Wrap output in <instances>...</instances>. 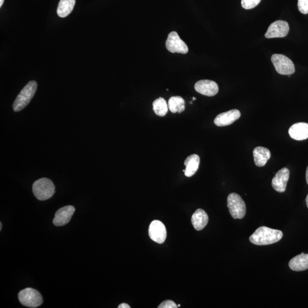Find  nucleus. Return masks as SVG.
<instances>
[{
  "instance_id": "nucleus-25",
  "label": "nucleus",
  "mask_w": 308,
  "mask_h": 308,
  "mask_svg": "<svg viewBox=\"0 0 308 308\" xmlns=\"http://www.w3.org/2000/svg\"><path fill=\"white\" fill-rule=\"evenodd\" d=\"M118 308H130V306H129L127 303H122L121 304L118 306Z\"/></svg>"
},
{
  "instance_id": "nucleus-22",
  "label": "nucleus",
  "mask_w": 308,
  "mask_h": 308,
  "mask_svg": "<svg viewBox=\"0 0 308 308\" xmlns=\"http://www.w3.org/2000/svg\"><path fill=\"white\" fill-rule=\"evenodd\" d=\"M261 0H241V6L245 10H250L258 6Z\"/></svg>"
},
{
  "instance_id": "nucleus-26",
  "label": "nucleus",
  "mask_w": 308,
  "mask_h": 308,
  "mask_svg": "<svg viewBox=\"0 0 308 308\" xmlns=\"http://www.w3.org/2000/svg\"><path fill=\"white\" fill-rule=\"evenodd\" d=\"M306 180L307 184H308V166L307 167L306 171Z\"/></svg>"
},
{
  "instance_id": "nucleus-31",
  "label": "nucleus",
  "mask_w": 308,
  "mask_h": 308,
  "mask_svg": "<svg viewBox=\"0 0 308 308\" xmlns=\"http://www.w3.org/2000/svg\"><path fill=\"white\" fill-rule=\"evenodd\" d=\"M178 307H180V304L178 305Z\"/></svg>"
},
{
  "instance_id": "nucleus-3",
  "label": "nucleus",
  "mask_w": 308,
  "mask_h": 308,
  "mask_svg": "<svg viewBox=\"0 0 308 308\" xmlns=\"http://www.w3.org/2000/svg\"><path fill=\"white\" fill-rule=\"evenodd\" d=\"M33 194L39 200H46L55 192V186L51 180L43 178L36 180L33 184Z\"/></svg>"
},
{
  "instance_id": "nucleus-13",
  "label": "nucleus",
  "mask_w": 308,
  "mask_h": 308,
  "mask_svg": "<svg viewBox=\"0 0 308 308\" xmlns=\"http://www.w3.org/2000/svg\"><path fill=\"white\" fill-rule=\"evenodd\" d=\"M240 116L241 113L238 110L233 109L231 111L219 114L215 118L214 123L219 127L230 125L238 120Z\"/></svg>"
},
{
  "instance_id": "nucleus-30",
  "label": "nucleus",
  "mask_w": 308,
  "mask_h": 308,
  "mask_svg": "<svg viewBox=\"0 0 308 308\" xmlns=\"http://www.w3.org/2000/svg\"><path fill=\"white\" fill-rule=\"evenodd\" d=\"M196 98H194V97L193 98V100H196Z\"/></svg>"
},
{
  "instance_id": "nucleus-20",
  "label": "nucleus",
  "mask_w": 308,
  "mask_h": 308,
  "mask_svg": "<svg viewBox=\"0 0 308 308\" xmlns=\"http://www.w3.org/2000/svg\"><path fill=\"white\" fill-rule=\"evenodd\" d=\"M168 107L171 112L181 113L185 110V101L181 96H172L169 100Z\"/></svg>"
},
{
  "instance_id": "nucleus-18",
  "label": "nucleus",
  "mask_w": 308,
  "mask_h": 308,
  "mask_svg": "<svg viewBox=\"0 0 308 308\" xmlns=\"http://www.w3.org/2000/svg\"><path fill=\"white\" fill-rule=\"evenodd\" d=\"M199 164L200 157L199 156L196 154H192L188 157L184 161V165L186 166L184 175L187 177H191L199 169Z\"/></svg>"
},
{
  "instance_id": "nucleus-8",
  "label": "nucleus",
  "mask_w": 308,
  "mask_h": 308,
  "mask_svg": "<svg viewBox=\"0 0 308 308\" xmlns=\"http://www.w3.org/2000/svg\"><path fill=\"white\" fill-rule=\"evenodd\" d=\"M289 30L287 22L278 20L274 22L269 26L265 34L267 38H283L287 36Z\"/></svg>"
},
{
  "instance_id": "nucleus-23",
  "label": "nucleus",
  "mask_w": 308,
  "mask_h": 308,
  "mask_svg": "<svg viewBox=\"0 0 308 308\" xmlns=\"http://www.w3.org/2000/svg\"><path fill=\"white\" fill-rule=\"evenodd\" d=\"M298 9L302 14L308 13V0H298Z\"/></svg>"
},
{
  "instance_id": "nucleus-21",
  "label": "nucleus",
  "mask_w": 308,
  "mask_h": 308,
  "mask_svg": "<svg viewBox=\"0 0 308 308\" xmlns=\"http://www.w3.org/2000/svg\"><path fill=\"white\" fill-rule=\"evenodd\" d=\"M152 105L153 111L158 116L164 117L168 112V105L164 98L160 97L157 99L153 101Z\"/></svg>"
},
{
  "instance_id": "nucleus-4",
  "label": "nucleus",
  "mask_w": 308,
  "mask_h": 308,
  "mask_svg": "<svg viewBox=\"0 0 308 308\" xmlns=\"http://www.w3.org/2000/svg\"><path fill=\"white\" fill-rule=\"evenodd\" d=\"M227 207L231 217L235 219H243L246 214V205L241 196L231 193L227 197Z\"/></svg>"
},
{
  "instance_id": "nucleus-28",
  "label": "nucleus",
  "mask_w": 308,
  "mask_h": 308,
  "mask_svg": "<svg viewBox=\"0 0 308 308\" xmlns=\"http://www.w3.org/2000/svg\"><path fill=\"white\" fill-rule=\"evenodd\" d=\"M306 203L307 208H308V194L306 198Z\"/></svg>"
},
{
  "instance_id": "nucleus-1",
  "label": "nucleus",
  "mask_w": 308,
  "mask_h": 308,
  "mask_svg": "<svg viewBox=\"0 0 308 308\" xmlns=\"http://www.w3.org/2000/svg\"><path fill=\"white\" fill-rule=\"evenodd\" d=\"M283 236L282 231L263 226L255 231L249 237V240L255 245H267L277 243L282 239Z\"/></svg>"
},
{
  "instance_id": "nucleus-29",
  "label": "nucleus",
  "mask_w": 308,
  "mask_h": 308,
  "mask_svg": "<svg viewBox=\"0 0 308 308\" xmlns=\"http://www.w3.org/2000/svg\"><path fill=\"white\" fill-rule=\"evenodd\" d=\"M2 230V223H0V230Z\"/></svg>"
},
{
  "instance_id": "nucleus-17",
  "label": "nucleus",
  "mask_w": 308,
  "mask_h": 308,
  "mask_svg": "<svg viewBox=\"0 0 308 308\" xmlns=\"http://www.w3.org/2000/svg\"><path fill=\"white\" fill-rule=\"evenodd\" d=\"M253 156L255 165L258 167H263L270 159L271 154L270 149L266 147H257L253 149Z\"/></svg>"
},
{
  "instance_id": "nucleus-15",
  "label": "nucleus",
  "mask_w": 308,
  "mask_h": 308,
  "mask_svg": "<svg viewBox=\"0 0 308 308\" xmlns=\"http://www.w3.org/2000/svg\"><path fill=\"white\" fill-rule=\"evenodd\" d=\"M191 222L196 230H202L208 224L209 216L203 210L197 209L192 216Z\"/></svg>"
},
{
  "instance_id": "nucleus-19",
  "label": "nucleus",
  "mask_w": 308,
  "mask_h": 308,
  "mask_svg": "<svg viewBox=\"0 0 308 308\" xmlns=\"http://www.w3.org/2000/svg\"><path fill=\"white\" fill-rule=\"evenodd\" d=\"M76 4V0H60L57 8V15L62 18L67 17L72 13Z\"/></svg>"
},
{
  "instance_id": "nucleus-5",
  "label": "nucleus",
  "mask_w": 308,
  "mask_h": 308,
  "mask_svg": "<svg viewBox=\"0 0 308 308\" xmlns=\"http://www.w3.org/2000/svg\"><path fill=\"white\" fill-rule=\"evenodd\" d=\"M20 302L23 305L30 307H37L43 302V298L40 293L37 290L28 288L21 290L19 293Z\"/></svg>"
},
{
  "instance_id": "nucleus-2",
  "label": "nucleus",
  "mask_w": 308,
  "mask_h": 308,
  "mask_svg": "<svg viewBox=\"0 0 308 308\" xmlns=\"http://www.w3.org/2000/svg\"><path fill=\"white\" fill-rule=\"evenodd\" d=\"M37 89V82L34 81H30L17 96L13 105V111L19 112L23 110L33 98Z\"/></svg>"
},
{
  "instance_id": "nucleus-14",
  "label": "nucleus",
  "mask_w": 308,
  "mask_h": 308,
  "mask_svg": "<svg viewBox=\"0 0 308 308\" xmlns=\"http://www.w3.org/2000/svg\"><path fill=\"white\" fill-rule=\"evenodd\" d=\"M289 134L292 139L303 140L308 138V123L300 122L295 123L290 127Z\"/></svg>"
},
{
  "instance_id": "nucleus-12",
  "label": "nucleus",
  "mask_w": 308,
  "mask_h": 308,
  "mask_svg": "<svg viewBox=\"0 0 308 308\" xmlns=\"http://www.w3.org/2000/svg\"><path fill=\"white\" fill-rule=\"evenodd\" d=\"M195 89L199 93L209 96H213L218 94L219 86L215 81L211 80H200L195 85Z\"/></svg>"
},
{
  "instance_id": "nucleus-6",
  "label": "nucleus",
  "mask_w": 308,
  "mask_h": 308,
  "mask_svg": "<svg viewBox=\"0 0 308 308\" xmlns=\"http://www.w3.org/2000/svg\"><path fill=\"white\" fill-rule=\"evenodd\" d=\"M276 72L281 75H291L295 72L293 62L283 55L275 54L271 57Z\"/></svg>"
},
{
  "instance_id": "nucleus-24",
  "label": "nucleus",
  "mask_w": 308,
  "mask_h": 308,
  "mask_svg": "<svg viewBox=\"0 0 308 308\" xmlns=\"http://www.w3.org/2000/svg\"><path fill=\"white\" fill-rule=\"evenodd\" d=\"M178 305L171 300H166L162 302L161 304L158 306V308H177Z\"/></svg>"
},
{
  "instance_id": "nucleus-16",
  "label": "nucleus",
  "mask_w": 308,
  "mask_h": 308,
  "mask_svg": "<svg viewBox=\"0 0 308 308\" xmlns=\"http://www.w3.org/2000/svg\"><path fill=\"white\" fill-rule=\"evenodd\" d=\"M290 269L294 271H303L308 269V254L302 253L290 260Z\"/></svg>"
},
{
  "instance_id": "nucleus-10",
  "label": "nucleus",
  "mask_w": 308,
  "mask_h": 308,
  "mask_svg": "<svg viewBox=\"0 0 308 308\" xmlns=\"http://www.w3.org/2000/svg\"><path fill=\"white\" fill-rule=\"evenodd\" d=\"M75 211L76 209L72 206H67L60 209L56 213L53 222L57 227L66 225L71 220Z\"/></svg>"
},
{
  "instance_id": "nucleus-9",
  "label": "nucleus",
  "mask_w": 308,
  "mask_h": 308,
  "mask_svg": "<svg viewBox=\"0 0 308 308\" xmlns=\"http://www.w3.org/2000/svg\"><path fill=\"white\" fill-rule=\"evenodd\" d=\"M148 235L151 239L157 243H164L167 237L164 224L159 221H152L148 228Z\"/></svg>"
},
{
  "instance_id": "nucleus-7",
  "label": "nucleus",
  "mask_w": 308,
  "mask_h": 308,
  "mask_svg": "<svg viewBox=\"0 0 308 308\" xmlns=\"http://www.w3.org/2000/svg\"><path fill=\"white\" fill-rule=\"evenodd\" d=\"M166 46L167 49L173 54L178 53V54H187L188 52L186 43L180 38L178 34L176 32H171L169 34L166 42Z\"/></svg>"
},
{
  "instance_id": "nucleus-27",
  "label": "nucleus",
  "mask_w": 308,
  "mask_h": 308,
  "mask_svg": "<svg viewBox=\"0 0 308 308\" xmlns=\"http://www.w3.org/2000/svg\"><path fill=\"white\" fill-rule=\"evenodd\" d=\"M4 0H0V7H2L3 5Z\"/></svg>"
},
{
  "instance_id": "nucleus-11",
  "label": "nucleus",
  "mask_w": 308,
  "mask_h": 308,
  "mask_svg": "<svg viewBox=\"0 0 308 308\" xmlns=\"http://www.w3.org/2000/svg\"><path fill=\"white\" fill-rule=\"evenodd\" d=\"M289 171L287 168L281 169L277 172L272 179V186L278 192H284L287 188L289 178Z\"/></svg>"
}]
</instances>
